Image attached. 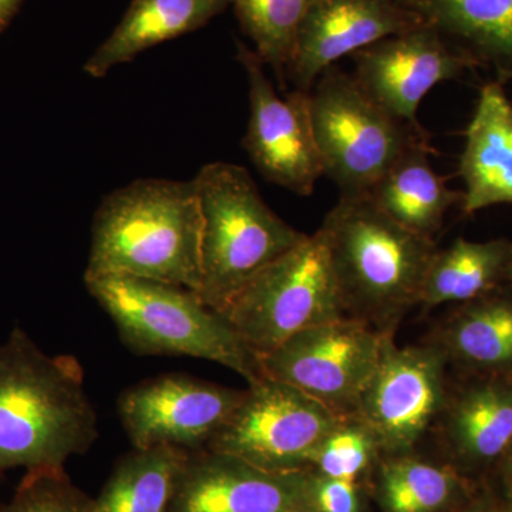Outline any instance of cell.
<instances>
[{
	"instance_id": "cell-13",
	"label": "cell",
	"mask_w": 512,
	"mask_h": 512,
	"mask_svg": "<svg viewBox=\"0 0 512 512\" xmlns=\"http://www.w3.org/2000/svg\"><path fill=\"white\" fill-rule=\"evenodd\" d=\"M356 82L394 119L424 130L417 110L437 84L456 80L476 64L448 45L433 26L386 37L353 55Z\"/></svg>"
},
{
	"instance_id": "cell-14",
	"label": "cell",
	"mask_w": 512,
	"mask_h": 512,
	"mask_svg": "<svg viewBox=\"0 0 512 512\" xmlns=\"http://www.w3.org/2000/svg\"><path fill=\"white\" fill-rule=\"evenodd\" d=\"M404 0H315L303 20L286 77L311 92L339 59L424 25Z\"/></svg>"
},
{
	"instance_id": "cell-2",
	"label": "cell",
	"mask_w": 512,
	"mask_h": 512,
	"mask_svg": "<svg viewBox=\"0 0 512 512\" xmlns=\"http://www.w3.org/2000/svg\"><path fill=\"white\" fill-rule=\"evenodd\" d=\"M201 231L194 180L133 181L97 208L84 279L131 276L197 293Z\"/></svg>"
},
{
	"instance_id": "cell-24",
	"label": "cell",
	"mask_w": 512,
	"mask_h": 512,
	"mask_svg": "<svg viewBox=\"0 0 512 512\" xmlns=\"http://www.w3.org/2000/svg\"><path fill=\"white\" fill-rule=\"evenodd\" d=\"M315 0H234L245 35L262 63L274 69L281 87L291 63L299 30Z\"/></svg>"
},
{
	"instance_id": "cell-30",
	"label": "cell",
	"mask_w": 512,
	"mask_h": 512,
	"mask_svg": "<svg viewBox=\"0 0 512 512\" xmlns=\"http://www.w3.org/2000/svg\"><path fill=\"white\" fill-rule=\"evenodd\" d=\"M505 281H508V284L512 286V254L507 268V275H505Z\"/></svg>"
},
{
	"instance_id": "cell-3",
	"label": "cell",
	"mask_w": 512,
	"mask_h": 512,
	"mask_svg": "<svg viewBox=\"0 0 512 512\" xmlns=\"http://www.w3.org/2000/svg\"><path fill=\"white\" fill-rule=\"evenodd\" d=\"M320 234L338 281L348 318L394 333L419 305L434 241L390 220L367 195L340 197Z\"/></svg>"
},
{
	"instance_id": "cell-19",
	"label": "cell",
	"mask_w": 512,
	"mask_h": 512,
	"mask_svg": "<svg viewBox=\"0 0 512 512\" xmlns=\"http://www.w3.org/2000/svg\"><path fill=\"white\" fill-rule=\"evenodd\" d=\"M477 67L512 80V0H404Z\"/></svg>"
},
{
	"instance_id": "cell-6",
	"label": "cell",
	"mask_w": 512,
	"mask_h": 512,
	"mask_svg": "<svg viewBox=\"0 0 512 512\" xmlns=\"http://www.w3.org/2000/svg\"><path fill=\"white\" fill-rule=\"evenodd\" d=\"M309 110L323 175L340 197L369 195L407 151L430 140L426 130L390 116L335 64L313 84Z\"/></svg>"
},
{
	"instance_id": "cell-22",
	"label": "cell",
	"mask_w": 512,
	"mask_h": 512,
	"mask_svg": "<svg viewBox=\"0 0 512 512\" xmlns=\"http://www.w3.org/2000/svg\"><path fill=\"white\" fill-rule=\"evenodd\" d=\"M512 254V242H487L458 238L450 247L431 258L419 306L437 308L444 303H467L490 295L505 281Z\"/></svg>"
},
{
	"instance_id": "cell-29",
	"label": "cell",
	"mask_w": 512,
	"mask_h": 512,
	"mask_svg": "<svg viewBox=\"0 0 512 512\" xmlns=\"http://www.w3.org/2000/svg\"><path fill=\"white\" fill-rule=\"evenodd\" d=\"M22 0H0V33L8 28L9 23L18 13Z\"/></svg>"
},
{
	"instance_id": "cell-18",
	"label": "cell",
	"mask_w": 512,
	"mask_h": 512,
	"mask_svg": "<svg viewBox=\"0 0 512 512\" xmlns=\"http://www.w3.org/2000/svg\"><path fill=\"white\" fill-rule=\"evenodd\" d=\"M234 0H133L116 29L86 63L84 73L101 79L120 64L167 40L195 32Z\"/></svg>"
},
{
	"instance_id": "cell-32",
	"label": "cell",
	"mask_w": 512,
	"mask_h": 512,
	"mask_svg": "<svg viewBox=\"0 0 512 512\" xmlns=\"http://www.w3.org/2000/svg\"><path fill=\"white\" fill-rule=\"evenodd\" d=\"M295 512H311V511H309L308 508L301 507V508H299V510H296Z\"/></svg>"
},
{
	"instance_id": "cell-8",
	"label": "cell",
	"mask_w": 512,
	"mask_h": 512,
	"mask_svg": "<svg viewBox=\"0 0 512 512\" xmlns=\"http://www.w3.org/2000/svg\"><path fill=\"white\" fill-rule=\"evenodd\" d=\"M345 419L311 396L261 377L207 450L229 454L274 473H295L312 464L330 431Z\"/></svg>"
},
{
	"instance_id": "cell-11",
	"label": "cell",
	"mask_w": 512,
	"mask_h": 512,
	"mask_svg": "<svg viewBox=\"0 0 512 512\" xmlns=\"http://www.w3.org/2000/svg\"><path fill=\"white\" fill-rule=\"evenodd\" d=\"M231 389L183 373L143 380L121 394V424L134 448H207L244 400Z\"/></svg>"
},
{
	"instance_id": "cell-16",
	"label": "cell",
	"mask_w": 512,
	"mask_h": 512,
	"mask_svg": "<svg viewBox=\"0 0 512 512\" xmlns=\"http://www.w3.org/2000/svg\"><path fill=\"white\" fill-rule=\"evenodd\" d=\"M460 175L466 185L464 214L512 204V103L498 80L481 87L466 131Z\"/></svg>"
},
{
	"instance_id": "cell-17",
	"label": "cell",
	"mask_w": 512,
	"mask_h": 512,
	"mask_svg": "<svg viewBox=\"0 0 512 512\" xmlns=\"http://www.w3.org/2000/svg\"><path fill=\"white\" fill-rule=\"evenodd\" d=\"M439 421L441 436L463 460L504 457L512 443V373L483 375L450 392Z\"/></svg>"
},
{
	"instance_id": "cell-25",
	"label": "cell",
	"mask_w": 512,
	"mask_h": 512,
	"mask_svg": "<svg viewBox=\"0 0 512 512\" xmlns=\"http://www.w3.org/2000/svg\"><path fill=\"white\" fill-rule=\"evenodd\" d=\"M458 478L448 467L399 454L383 464L382 498L387 512H439L453 500Z\"/></svg>"
},
{
	"instance_id": "cell-15",
	"label": "cell",
	"mask_w": 512,
	"mask_h": 512,
	"mask_svg": "<svg viewBox=\"0 0 512 512\" xmlns=\"http://www.w3.org/2000/svg\"><path fill=\"white\" fill-rule=\"evenodd\" d=\"M302 471L274 473L215 451H190L167 512H295L303 507Z\"/></svg>"
},
{
	"instance_id": "cell-20",
	"label": "cell",
	"mask_w": 512,
	"mask_h": 512,
	"mask_svg": "<svg viewBox=\"0 0 512 512\" xmlns=\"http://www.w3.org/2000/svg\"><path fill=\"white\" fill-rule=\"evenodd\" d=\"M431 153L429 143L407 151L367 197L400 227L434 241L448 210L463 202V194L448 188L433 170Z\"/></svg>"
},
{
	"instance_id": "cell-5",
	"label": "cell",
	"mask_w": 512,
	"mask_h": 512,
	"mask_svg": "<svg viewBox=\"0 0 512 512\" xmlns=\"http://www.w3.org/2000/svg\"><path fill=\"white\" fill-rule=\"evenodd\" d=\"M84 284L113 320L123 345L136 355L210 360L248 384L264 377L258 356L197 293L131 276H94Z\"/></svg>"
},
{
	"instance_id": "cell-31",
	"label": "cell",
	"mask_w": 512,
	"mask_h": 512,
	"mask_svg": "<svg viewBox=\"0 0 512 512\" xmlns=\"http://www.w3.org/2000/svg\"><path fill=\"white\" fill-rule=\"evenodd\" d=\"M505 456H507L508 458H510V463H511V468H512V443H511L510 448H508L507 453H505ZM505 456H504V457H505Z\"/></svg>"
},
{
	"instance_id": "cell-21",
	"label": "cell",
	"mask_w": 512,
	"mask_h": 512,
	"mask_svg": "<svg viewBox=\"0 0 512 512\" xmlns=\"http://www.w3.org/2000/svg\"><path fill=\"white\" fill-rule=\"evenodd\" d=\"M431 342L453 363L480 373H512V298L485 295L464 303Z\"/></svg>"
},
{
	"instance_id": "cell-9",
	"label": "cell",
	"mask_w": 512,
	"mask_h": 512,
	"mask_svg": "<svg viewBox=\"0 0 512 512\" xmlns=\"http://www.w3.org/2000/svg\"><path fill=\"white\" fill-rule=\"evenodd\" d=\"M447 365L436 343L397 346L394 333H387L355 413L372 431L380 453H410L439 421L450 394Z\"/></svg>"
},
{
	"instance_id": "cell-23",
	"label": "cell",
	"mask_w": 512,
	"mask_h": 512,
	"mask_svg": "<svg viewBox=\"0 0 512 512\" xmlns=\"http://www.w3.org/2000/svg\"><path fill=\"white\" fill-rule=\"evenodd\" d=\"M188 453L177 447L134 448L114 467L90 512H167Z\"/></svg>"
},
{
	"instance_id": "cell-28",
	"label": "cell",
	"mask_w": 512,
	"mask_h": 512,
	"mask_svg": "<svg viewBox=\"0 0 512 512\" xmlns=\"http://www.w3.org/2000/svg\"><path fill=\"white\" fill-rule=\"evenodd\" d=\"M303 507L311 512H359L356 481L322 474L306 477Z\"/></svg>"
},
{
	"instance_id": "cell-4",
	"label": "cell",
	"mask_w": 512,
	"mask_h": 512,
	"mask_svg": "<svg viewBox=\"0 0 512 512\" xmlns=\"http://www.w3.org/2000/svg\"><path fill=\"white\" fill-rule=\"evenodd\" d=\"M194 183L202 215L197 295L222 313L259 272L308 235L266 205L244 167L210 163L198 171Z\"/></svg>"
},
{
	"instance_id": "cell-26",
	"label": "cell",
	"mask_w": 512,
	"mask_h": 512,
	"mask_svg": "<svg viewBox=\"0 0 512 512\" xmlns=\"http://www.w3.org/2000/svg\"><path fill=\"white\" fill-rule=\"evenodd\" d=\"M377 453L380 448L372 431L355 416L345 417L320 444L312 466L322 476L356 481Z\"/></svg>"
},
{
	"instance_id": "cell-27",
	"label": "cell",
	"mask_w": 512,
	"mask_h": 512,
	"mask_svg": "<svg viewBox=\"0 0 512 512\" xmlns=\"http://www.w3.org/2000/svg\"><path fill=\"white\" fill-rule=\"evenodd\" d=\"M87 497L67 476L64 467L26 471L12 500L0 512H90Z\"/></svg>"
},
{
	"instance_id": "cell-7",
	"label": "cell",
	"mask_w": 512,
	"mask_h": 512,
	"mask_svg": "<svg viewBox=\"0 0 512 512\" xmlns=\"http://www.w3.org/2000/svg\"><path fill=\"white\" fill-rule=\"evenodd\" d=\"M222 315L258 357L302 330L348 318L319 229L259 272Z\"/></svg>"
},
{
	"instance_id": "cell-1",
	"label": "cell",
	"mask_w": 512,
	"mask_h": 512,
	"mask_svg": "<svg viewBox=\"0 0 512 512\" xmlns=\"http://www.w3.org/2000/svg\"><path fill=\"white\" fill-rule=\"evenodd\" d=\"M97 437L79 360L47 355L25 330H13L0 345V473L64 467Z\"/></svg>"
},
{
	"instance_id": "cell-12",
	"label": "cell",
	"mask_w": 512,
	"mask_h": 512,
	"mask_svg": "<svg viewBox=\"0 0 512 512\" xmlns=\"http://www.w3.org/2000/svg\"><path fill=\"white\" fill-rule=\"evenodd\" d=\"M249 89V121L244 138L252 164L269 183L298 195H311L323 175L313 134L309 92L295 90L282 99L255 52L239 46Z\"/></svg>"
},
{
	"instance_id": "cell-10",
	"label": "cell",
	"mask_w": 512,
	"mask_h": 512,
	"mask_svg": "<svg viewBox=\"0 0 512 512\" xmlns=\"http://www.w3.org/2000/svg\"><path fill=\"white\" fill-rule=\"evenodd\" d=\"M386 335L360 320L336 319L296 333L259 356V365L265 377L296 387L339 416L353 417Z\"/></svg>"
}]
</instances>
